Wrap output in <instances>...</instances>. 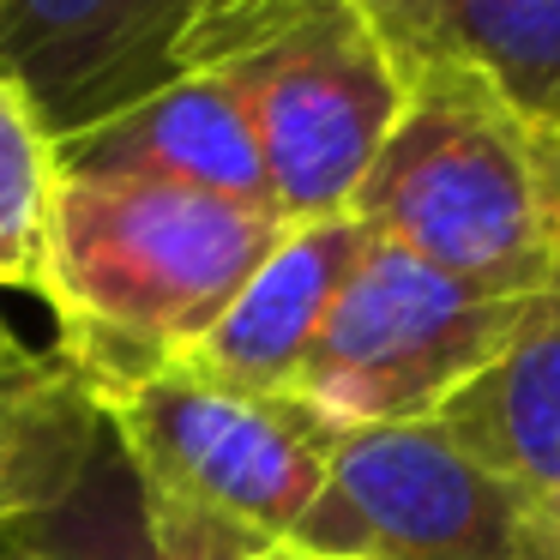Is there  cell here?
I'll return each instance as SVG.
<instances>
[{
    "label": "cell",
    "mask_w": 560,
    "mask_h": 560,
    "mask_svg": "<svg viewBox=\"0 0 560 560\" xmlns=\"http://www.w3.org/2000/svg\"><path fill=\"white\" fill-rule=\"evenodd\" d=\"M97 410L145 506L223 530L259 555L302 530L350 440V428L302 392H247L187 362L109 392Z\"/></svg>",
    "instance_id": "4"
},
{
    "label": "cell",
    "mask_w": 560,
    "mask_h": 560,
    "mask_svg": "<svg viewBox=\"0 0 560 560\" xmlns=\"http://www.w3.org/2000/svg\"><path fill=\"white\" fill-rule=\"evenodd\" d=\"M548 307L555 295H482L368 235L295 392L350 434L434 422Z\"/></svg>",
    "instance_id": "5"
},
{
    "label": "cell",
    "mask_w": 560,
    "mask_h": 560,
    "mask_svg": "<svg viewBox=\"0 0 560 560\" xmlns=\"http://www.w3.org/2000/svg\"><path fill=\"white\" fill-rule=\"evenodd\" d=\"M290 548L343 560H560L542 494L476 458L446 422L355 428Z\"/></svg>",
    "instance_id": "6"
},
{
    "label": "cell",
    "mask_w": 560,
    "mask_h": 560,
    "mask_svg": "<svg viewBox=\"0 0 560 560\" xmlns=\"http://www.w3.org/2000/svg\"><path fill=\"white\" fill-rule=\"evenodd\" d=\"M109 560H259V548L235 542L223 530H206L194 518L158 512L133 494V530H127L121 555H109Z\"/></svg>",
    "instance_id": "14"
},
{
    "label": "cell",
    "mask_w": 560,
    "mask_h": 560,
    "mask_svg": "<svg viewBox=\"0 0 560 560\" xmlns=\"http://www.w3.org/2000/svg\"><path fill=\"white\" fill-rule=\"evenodd\" d=\"M350 211L482 295H560V127L464 61H410L404 115Z\"/></svg>",
    "instance_id": "2"
},
{
    "label": "cell",
    "mask_w": 560,
    "mask_h": 560,
    "mask_svg": "<svg viewBox=\"0 0 560 560\" xmlns=\"http://www.w3.org/2000/svg\"><path fill=\"white\" fill-rule=\"evenodd\" d=\"M259 560H343V555H307V548H290V542H283V548H266Z\"/></svg>",
    "instance_id": "17"
},
{
    "label": "cell",
    "mask_w": 560,
    "mask_h": 560,
    "mask_svg": "<svg viewBox=\"0 0 560 560\" xmlns=\"http://www.w3.org/2000/svg\"><path fill=\"white\" fill-rule=\"evenodd\" d=\"M283 235L290 223L247 199L163 182H61L43 290L61 362L97 398L182 362Z\"/></svg>",
    "instance_id": "1"
},
{
    "label": "cell",
    "mask_w": 560,
    "mask_h": 560,
    "mask_svg": "<svg viewBox=\"0 0 560 560\" xmlns=\"http://www.w3.org/2000/svg\"><path fill=\"white\" fill-rule=\"evenodd\" d=\"M434 422H446L476 458H488L530 494H548L560 482V295Z\"/></svg>",
    "instance_id": "11"
},
{
    "label": "cell",
    "mask_w": 560,
    "mask_h": 560,
    "mask_svg": "<svg viewBox=\"0 0 560 560\" xmlns=\"http://www.w3.org/2000/svg\"><path fill=\"white\" fill-rule=\"evenodd\" d=\"M368 19H374V31L398 49V61L410 67L416 55H422L428 43V25H434V0H355Z\"/></svg>",
    "instance_id": "15"
},
{
    "label": "cell",
    "mask_w": 560,
    "mask_h": 560,
    "mask_svg": "<svg viewBox=\"0 0 560 560\" xmlns=\"http://www.w3.org/2000/svg\"><path fill=\"white\" fill-rule=\"evenodd\" d=\"M103 446L109 422L97 410V392L61 355H43L37 368L0 380V536L85 494Z\"/></svg>",
    "instance_id": "10"
},
{
    "label": "cell",
    "mask_w": 560,
    "mask_h": 560,
    "mask_svg": "<svg viewBox=\"0 0 560 560\" xmlns=\"http://www.w3.org/2000/svg\"><path fill=\"white\" fill-rule=\"evenodd\" d=\"M0 7H7V0H0Z\"/></svg>",
    "instance_id": "19"
},
{
    "label": "cell",
    "mask_w": 560,
    "mask_h": 560,
    "mask_svg": "<svg viewBox=\"0 0 560 560\" xmlns=\"http://www.w3.org/2000/svg\"><path fill=\"white\" fill-rule=\"evenodd\" d=\"M446 55L560 127V0H434L416 61Z\"/></svg>",
    "instance_id": "12"
},
{
    "label": "cell",
    "mask_w": 560,
    "mask_h": 560,
    "mask_svg": "<svg viewBox=\"0 0 560 560\" xmlns=\"http://www.w3.org/2000/svg\"><path fill=\"white\" fill-rule=\"evenodd\" d=\"M55 158H61V182H163L271 206V175L254 115L211 73H182L163 91L139 97L133 109L55 139Z\"/></svg>",
    "instance_id": "8"
},
{
    "label": "cell",
    "mask_w": 560,
    "mask_h": 560,
    "mask_svg": "<svg viewBox=\"0 0 560 560\" xmlns=\"http://www.w3.org/2000/svg\"><path fill=\"white\" fill-rule=\"evenodd\" d=\"M37 362H43V355H37V350H31V343L13 331V319L0 314V380L25 374V368H37Z\"/></svg>",
    "instance_id": "16"
},
{
    "label": "cell",
    "mask_w": 560,
    "mask_h": 560,
    "mask_svg": "<svg viewBox=\"0 0 560 560\" xmlns=\"http://www.w3.org/2000/svg\"><path fill=\"white\" fill-rule=\"evenodd\" d=\"M182 73L247 103L283 223L343 218L410 97V67L355 0H206Z\"/></svg>",
    "instance_id": "3"
},
{
    "label": "cell",
    "mask_w": 560,
    "mask_h": 560,
    "mask_svg": "<svg viewBox=\"0 0 560 560\" xmlns=\"http://www.w3.org/2000/svg\"><path fill=\"white\" fill-rule=\"evenodd\" d=\"M362 247H368V230L355 211L319 223H290V235L271 247V259L242 283L230 314L182 362L247 392H295Z\"/></svg>",
    "instance_id": "9"
},
{
    "label": "cell",
    "mask_w": 560,
    "mask_h": 560,
    "mask_svg": "<svg viewBox=\"0 0 560 560\" xmlns=\"http://www.w3.org/2000/svg\"><path fill=\"white\" fill-rule=\"evenodd\" d=\"M206 0H7L0 73L55 139L85 133L182 79V43Z\"/></svg>",
    "instance_id": "7"
},
{
    "label": "cell",
    "mask_w": 560,
    "mask_h": 560,
    "mask_svg": "<svg viewBox=\"0 0 560 560\" xmlns=\"http://www.w3.org/2000/svg\"><path fill=\"white\" fill-rule=\"evenodd\" d=\"M61 206V158L55 133L31 97L0 73V295L49 290V235Z\"/></svg>",
    "instance_id": "13"
},
{
    "label": "cell",
    "mask_w": 560,
    "mask_h": 560,
    "mask_svg": "<svg viewBox=\"0 0 560 560\" xmlns=\"http://www.w3.org/2000/svg\"><path fill=\"white\" fill-rule=\"evenodd\" d=\"M542 506H548V518H555V530H560V482H555V488H548V494H542Z\"/></svg>",
    "instance_id": "18"
}]
</instances>
